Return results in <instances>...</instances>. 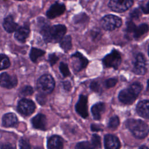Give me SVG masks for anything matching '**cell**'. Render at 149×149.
<instances>
[{"label":"cell","instance_id":"31","mask_svg":"<svg viewBox=\"0 0 149 149\" xmlns=\"http://www.w3.org/2000/svg\"><path fill=\"white\" fill-rule=\"evenodd\" d=\"M19 148L20 149H31L29 141L25 139H20L19 141Z\"/></svg>","mask_w":149,"mask_h":149},{"label":"cell","instance_id":"34","mask_svg":"<svg viewBox=\"0 0 149 149\" xmlns=\"http://www.w3.org/2000/svg\"><path fill=\"white\" fill-rule=\"evenodd\" d=\"M59 58L55 54H49L48 56V62H49L51 66H53L58 61Z\"/></svg>","mask_w":149,"mask_h":149},{"label":"cell","instance_id":"30","mask_svg":"<svg viewBox=\"0 0 149 149\" xmlns=\"http://www.w3.org/2000/svg\"><path fill=\"white\" fill-rule=\"evenodd\" d=\"M91 142L93 143V144L98 149L101 147V140L100 137L98 135L94 134L93 135L91 138Z\"/></svg>","mask_w":149,"mask_h":149},{"label":"cell","instance_id":"33","mask_svg":"<svg viewBox=\"0 0 149 149\" xmlns=\"http://www.w3.org/2000/svg\"><path fill=\"white\" fill-rule=\"evenodd\" d=\"M36 100L38 102V104H40V105H44L47 101L46 95L41 94V93L38 94L36 95Z\"/></svg>","mask_w":149,"mask_h":149},{"label":"cell","instance_id":"32","mask_svg":"<svg viewBox=\"0 0 149 149\" xmlns=\"http://www.w3.org/2000/svg\"><path fill=\"white\" fill-rule=\"evenodd\" d=\"M118 82V80L117 79L115 78H110L107 79L105 81V87L107 88H111L114 87L116 83Z\"/></svg>","mask_w":149,"mask_h":149},{"label":"cell","instance_id":"22","mask_svg":"<svg viewBox=\"0 0 149 149\" xmlns=\"http://www.w3.org/2000/svg\"><path fill=\"white\" fill-rule=\"evenodd\" d=\"M45 53V51L42 49L33 47L30 52V58L33 62H36L38 58L43 56Z\"/></svg>","mask_w":149,"mask_h":149},{"label":"cell","instance_id":"10","mask_svg":"<svg viewBox=\"0 0 149 149\" xmlns=\"http://www.w3.org/2000/svg\"><path fill=\"white\" fill-rule=\"evenodd\" d=\"M17 84V79L16 76L10 75L6 72L2 73L0 74V86L2 87L10 89Z\"/></svg>","mask_w":149,"mask_h":149},{"label":"cell","instance_id":"14","mask_svg":"<svg viewBox=\"0 0 149 149\" xmlns=\"http://www.w3.org/2000/svg\"><path fill=\"white\" fill-rule=\"evenodd\" d=\"M31 124L34 128L45 130L47 126V118L46 116L42 114L38 113L34 116L31 120Z\"/></svg>","mask_w":149,"mask_h":149},{"label":"cell","instance_id":"9","mask_svg":"<svg viewBox=\"0 0 149 149\" xmlns=\"http://www.w3.org/2000/svg\"><path fill=\"white\" fill-rule=\"evenodd\" d=\"M71 59L72 60L73 68L77 72H79L85 68L88 63L87 59L79 52H76L72 55Z\"/></svg>","mask_w":149,"mask_h":149},{"label":"cell","instance_id":"29","mask_svg":"<svg viewBox=\"0 0 149 149\" xmlns=\"http://www.w3.org/2000/svg\"><path fill=\"white\" fill-rule=\"evenodd\" d=\"M90 87L91 90L94 92H96V93H101V88L100 87V84L96 80H94L91 83V84L90 85Z\"/></svg>","mask_w":149,"mask_h":149},{"label":"cell","instance_id":"35","mask_svg":"<svg viewBox=\"0 0 149 149\" xmlns=\"http://www.w3.org/2000/svg\"><path fill=\"white\" fill-rule=\"evenodd\" d=\"M136 25L132 21H129L127 22L126 25V31L127 33H132L134 29L135 28Z\"/></svg>","mask_w":149,"mask_h":149},{"label":"cell","instance_id":"4","mask_svg":"<svg viewBox=\"0 0 149 149\" xmlns=\"http://www.w3.org/2000/svg\"><path fill=\"white\" fill-rule=\"evenodd\" d=\"M122 19L119 17L112 15L105 16L101 22L102 27L108 31H112L119 28L122 25Z\"/></svg>","mask_w":149,"mask_h":149},{"label":"cell","instance_id":"26","mask_svg":"<svg viewBox=\"0 0 149 149\" xmlns=\"http://www.w3.org/2000/svg\"><path fill=\"white\" fill-rule=\"evenodd\" d=\"M119 125V119L117 116H112L110 118L108 126L111 129H115Z\"/></svg>","mask_w":149,"mask_h":149},{"label":"cell","instance_id":"8","mask_svg":"<svg viewBox=\"0 0 149 149\" xmlns=\"http://www.w3.org/2000/svg\"><path fill=\"white\" fill-rule=\"evenodd\" d=\"M147 72L146 59L144 55L139 53L133 62V72L136 74L143 75Z\"/></svg>","mask_w":149,"mask_h":149},{"label":"cell","instance_id":"17","mask_svg":"<svg viewBox=\"0 0 149 149\" xmlns=\"http://www.w3.org/2000/svg\"><path fill=\"white\" fill-rule=\"evenodd\" d=\"M18 24L13 19V17L9 15L4 19L3 22V27L6 31L9 33H13L18 29Z\"/></svg>","mask_w":149,"mask_h":149},{"label":"cell","instance_id":"40","mask_svg":"<svg viewBox=\"0 0 149 149\" xmlns=\"http://www.w3.org/2000/svg\"><path fill=\"white\" fill-rule=\"evenodd\" d=\"M91 128L93 131H98L101 130V129L97 125H91Z\"/></svg>","mask_w":149,"mask_h":149},{"label":"cell","instance_id":"24","mask_svg":"<svg viewBox=\"0 0 149 149\" xmlns=\"http://www.w3.org/2000/svg\"><path fill=\"white\" fill-rule=\"evenodd\" d=\"M10 65L9 58L5 54H0V70L8 68Z\"/></svg>","mask_w":149,"mask_h":149},{"label":"cell","instance_id":"27","mask_svg":"<svg viewBox=\"0 0 149 149\" xmlns=\"http://www.w3.org/2000/svg\"><path fill=\"white\" fill-rule=\"evenodd\" d=\"M34 92L33 88L30 86H24L20 91V95L22 97H26L29 95H31Z\"/></svg>","mask_w":149,"mask_h":149},{"label":"cell","instance_id":"7","mask_svg":"<svg viewBox=\"0 0 149 149\" xmlns=\"http://www.w3.org/2000/svg\"><path fill=\"white\" fill-rule=\"evenodd\" d=\"M133 3L131 0H111L108 3L109 8L116 12H123L130 8Z\"/></svg>","mask_w":149,"mask_h":149},{"label":"cell","instance_id":"15","mask_svg":"<svg viewBox=\"0 0 149 149\" xmlns=\"http://www.w3.org/2000/svg\"><path fill=\"white\" fill-rule=\"evenodd\" d=\"M18 119L16 115L13 113H7L5 114L2 118V125L3 127H10L17 125Z\"/></svg>","mask_w":149,"mask_h":149},{"label":"cell","instance_id":"6","mask_svg":"<svg viewBox=\"0 0 149 149\" xmlns=\"http://www.w3.org/2000/svg\"><path fill=\"white\" fill-rule=\"evenodd\" d=\"M17 108L19 112L22 115L29 116L34 112L36 109V105L33 101L23 98L19 101Z\"/></svg>","mask_w":149,"mask_h":149},{"label":"cell","instance_id":"16","mask_svg":"<svg viewBox=\"0 0 149 149\" xmlns=\"http://www.w3.org/2000/svg\"><path fill=\"white\" fill-rule=\"evenodd\" d=\"M63 146V140L58 135L52 136L48 139V149H62Z\"/></svg>","mask_w":149,"mask_h":149},{"label":"cell","instance_id":"23","mask_svg":"<svg viewBox=\"0 0 149 149\" xmlns=\"http://www.w3.org/2000/svg\"><path fill=\"white\" fill-rule=\"evenodd\" d=\"M60 46L65 52H68L72 48V38L70 36H66L60 41Z\"/></svg>","mask_w":149,"mask_h":149},{"label":"cell","instance_id":"38","mask_svg":"<svg viewBox=\"0 0 149 149\" xmlns=\"http://www.w3.org/2000/svg\"><path fill=\"white\" fill-rule=\"evenodd\" d=\"M148 6H149V2L148 1H147V2L144 4H142L141 5V10L146 14H148V12H149V8H148Z\"/></svg>","mask_w":149,"mask_h":149},{"label":"cell","instance_id":"39","mask_svg":"<svg viewBox=\"0 0 149 149\" xmlns=\"http://www.w3.org/2000/svg\"><path fill=\"white\" fill-rule=\"evenodd\" d=\"M62 84H63V88L65 90H66L68 91L70 90V89H71V84L69 81H64L62 83Z\"/></svg>","mask_w":149,"mask_h":149},{"label":"cell","instance_id":"1","mask_svg":"<svg viewBox=\"0 0 149 149\" xmlns=\"http://www.w3.org/2000/svg\"><path fill=\"white\" fill-rule=\"evenodd\" d=\"M143 89L142 84L139 82L132 83L127 88L121 90L119 94V101L125 104H132L136 100Z\"/></svg>","mask_w":149,"mask_h":149},{"label":"cell","instance_id":"3","mask_svg":"<svg viewBox=\"0 0 149 149\" xmlns=\"http://www.w3.org/2000/svg\"><path fill=\"white\" fill-rule=\"evenodd\" d=\"M37 87L40 93L48 94L51 93L55 87L54 78L49 74H44L37 80Z\"/></svg>","mask_w":149,"mask_h":149},{"label":"cell","instance_id":"19","mask_svg":"<svg viewBox=\"0 0 149 149\" xmlns=\"http://www.w3.org/2000/svg\"><path fill=\"white\" fill-rule=\"evenodd\" d=\"M136 111L141 117L146 119L148 118V101L142 100L137 104L136 106Z\"/></svg>","mask_w":149,"mask_h":149},{"label":"cell","instance_id":"37","mask_svg":"<svg viewBox=\"0 0 149 149\" xmlns=\"http://www.w3.org/2000/svg\"><path fill=\"white\" fill-rule=\"evenodd\" d=\"M0 149H16V148L12 144L7 143L0 145Z\"/></svg>","mask_w":149,"mask_h":149},{"label":"cell","instance_id":"20","mask_svg":"<svg viewBox=\"0 0 149 149\" xmlns=\"http://www.w3.org/2000/svg\"><path fill=\"white\" fill-rule=\"evenodd\" d=\"M105 105L104 102H100L95 104L91 107V111L93 116L95 120H100L102 113L105 111Z\"/></svg>","mask_w":149,"mask_h":149},{"label":"cell","instance_id":"21","mask_svg":"<svg viewBox=\"0 0 149 149\" xmlns=\"http://www.w3.org/2000/svg\"><path fill=\"white\" fill-rule=\"evenodd\" d=\"M148 24L146 23H142L139 26H136L132 33L133 36L134 38H139L141 36L146 33L148 31Z\"/></svg>","mask_w":149,"mask_h":149},{"label":"cell","instance_id":"36","mask_svg":"<svg viewBox=\"0 0 149 149\" xmlns=\"http://www.w3.org/2000/svg\"><path fill=\"white\" fill-rule=\"evenodd\" d=\"M140 15H141V12L140 11V9H139L138 8L134 9L130 13V16L133 19H138L140 16Z\"/></svg>","mask_w":149,"mask_h":149},{"label":"cell","instance_id":"42","mask_svg":"<svg viewBox=\"0 0 149 149\" xmlns=\"http://www.w3.org/2000/svg\"><path fill=\"white\" fill-rule=\"evenodd\" d=\"M34 149H42V148H41V147H35Z\"/></svg>","mask_w":149,"mask_h":149},{"label":"cell","instance_id":"11","mask_svg":"<svg viewBox=\"0 0 149 149\" xmlns=\"http://www.w3.org/2000/svg\"><path fill=\"white\" fill-rule=\"evenodd\" d=\"M75 109L77 113L82 118H86L88 115L87 109V97L84 95H80L75 105Z\"/></svg>","mask_w":149,"mask_h":149},{"label":"cell","instance_id":"12","mask_svg":"<svg viewBox=\"0 0 149 149\" xmlns=\"http://www.w3.org/2000/svg\"><path fill=\"white\" fill-rule=\"evenodd\" d=\"M65 10V6L62 3L55 2L52 4L46 12L49 19H54L62 15Z\"/></svg>","mask_w":149,"mask_h":149},{"label":"cell","instance_id":"25","mask_svg":"<svg viewBox=\"0 0 149 149\" xmlns=\"http://www.w3.org/2000/svg\"><path fill=\"white\" fill-rule=\"evenodd\" d=\"M75 149H98L91 141H81L77 143L75 147Z\"/></svg>","mask_w":149,"mask_h":149},{"label":"cell","instance_id":"2","mask_svg":"<svg viewBox=\"0 0 149 149\" xmlns=\"http://www.w3.org/2000/svg\"><path fill=\"white\" fill-rule=\"evenodd\" d=\"M125 125L136 138L143 139L148 134V125L141 120L129 119L126 121Z\"/></svg>","mask_w":149,"mask_h":149},{"label":"cell","instance_id":"13","mask_svg":"<svg viewBox=\"0 0 149 149\" xmlns=\"http://www.w3.org/2000/svg\"><path fill=\"white\" fill-rule=\"evenodd\" d=\"M104 146L105 149H119L120 143L116 136L112 134H107L104 137Z\"/></svg>","mask_w":149,"mask_h":149},{"label":"cell","instance_id":"18","mask_svg":"<svg viewBox=\"0 0 149 149\" xmlns=\"http://www.w3.org/2000/svg\"><path fill=\"white\" fill-rule=\"evenodd\" d=\"M30 34V29L27 26H22L19 27L15 32V37L17 41L24 42L28 38Z\"/></svg>","mask_w":149,"mask_h":149},{"label":"cell","instance_id":"28","mask_svg":"<svg viewBox=\"0 0 149 149\" xmlns=\"http://www.w3.org/2000/svg\"><path fill=\"white\" fill-rule=\"evenodd\" d=\"M59 70L63 77H67L70 74V72L66 63L61 62L59 65Z\"/></svg>","mask_w":149,"mask_h":149},{"label":"cell","instance_id":"41","mask_svg":"<svg viewBox=\"0 0 149 149\" xmlns=\"http://www.w3.org/2000/svg\"><path fill=\"white\" fill-rule=\"evenodd\" d=\"M139 149H148V147L146 146H142Z\"/></svg>","mask_w":149,"mask_h":149},{"label":"cell","instance_id":"5","mask_svg":"<svg viewBox=\"0 0 149 149\" xmlns=\"http://www.w3.org/2000/svg\"><path fill=\"white\" fill-rule=\"evenodd\" d=\"M121 60L120 52L117 50L113 49L103 58L102 62L107 68H113L114 69H117L121 63Z\"/></svg>","mask_w":149,"mask_h":149}]
</instances>
